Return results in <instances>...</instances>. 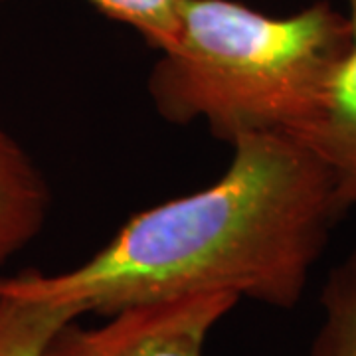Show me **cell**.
I'll return each mask as SVG.
<instances>
[{
    "mask_svg": "<svg viewBox=\"0 0 356 356\" xmlns=\"http://www.w3.org/2000/svg\"><path fill=\"white\" fill-rule=\"evenodd\" d=\"M107 18L133 28L156 51L166 50L178 32L182 0H88Z\"/></svg>",
    "mask_w": 356,
    "mask_h": 356,
    "instance_id": "obj_8",
    "label": "cell"
},
{
    "mask_svg": "<svg viewBox=\"0 0 356 356\" xmlns=\"http://www.w3.org/2000/svg\"><path fill=\"white\" fill-rule=\"evenodd\" d=\"M83 315L76 305L0 289V356H40L54 332Z\"/></svg>",
    "mask_w": 356,
    "mask_h": 356,
    "instance_id": "obj_6",
    "label": "cell"
},
{
    "mask_svg": "<svg viewBox=\"0 0 356 356\" xmlns=\"http://www.w3.org/2000/svg\"><path fill=\"white\" fill-rule=\"evenodd\" d=\"M346 2L353 44L332 77L321 113L301 140L329 168L339 202L350 210L356 206V0Z\"/></svg>",
    "mask_w": 356,
    "mask_h": 356,
    "instance_id": "obj_4",
    "label": "cell"
},
{
    "mask_svg": "<svg viewBox=\"0 0 356 356\" xmlns=\"http://www.w3.org/2000/svg\"><path fill=\"white\" fill-rule=\"evenodd\" d=\"M353 44L348 16L318 0L269 16L236 0H182L175 42L147 79L156 113L202 121L228 145L250 135L301 139Z\"/></svg>",
    "mask_w": 356,
    "mask_h": 356,
    "instance_id": "obj_2",
    "label": "cell"
},
{
    "mask_svg": "<svg viewBox=\"0 0 356 356\" xmlns=\"http://www.w3.org/2000/svg\"><path fill=\"white\" fill-rule=\"evenodd\" d=\"M321 311L309 356H356V245L331 269L321 291Z\"/></svg>",
    "mask_w": 356,
    "mask_h": 356,
    "instance_id": "obj_7",
    "label": "cell"
},
{
    "mask_svg": "<svg viewBox=\"0 0 356 356\" xmlns=\"http://www.w3.org/2000/svg\"><path fill=\"white\" fill-rule=\"evenodd\" d=\"M50 204L40 166L0 121V269L38 238Z\"/></svg>",
    "mask_w": 356,
    "mask_h": 356,
    "instance_id": "obj_5",
    "label": "cell"
},
{
    "mask_svg": "<svg viewBox=\"0 0 356 356\" xmlns=\"http://www.w3.org/2000/svg\"><path fill=\"white\" fill-rule=\"evenodd\" d=\"M238 303L232 293H196L121 309L99 327L74 318L40 356H206L212 331Z\"/></svg>",
    "mask_w": 356,
    "mask_h": 356,
    "instance_id": "obj_3",
    "label": "cell"
},
{
    "mask_svg": "<svg viewBox=\"0 0 356 356\" xmlns=\"http://www.w3.org/2000/svg\"><path fill=\"white\" fill-rule=\"evenodd\" d=\"M229 147L232 163L210 186L131 216L74 269H26L0 277V289L99 317L196 293L295 309L346 210L301 139L250 135Z\"/></svg>",
    "mask_w": 356,
    "mask_h": 356,
    "instance_id": "obj_1",
    "label": "cell"
}]
</instances>
